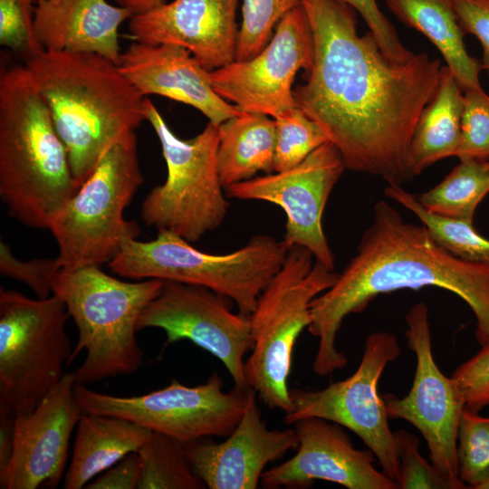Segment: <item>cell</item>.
Wrapping results in <instances>:
<instances>
[{
    "instance_id": "24",
    "label": "cell",
    "mask_w": 489,
    "mask_h": 489,
    "mask_svg": "<svg viewBox=\"0 0 489 489\" xmlns=\"http://www.w3.org/2000/svg\"><path fill=\"white\" fill-rule=\"evenodd\" d=\"M404 24L423 34L440 52L464 91L483 90L481 62L472 57L453 0H384Z\"/></svg>"
},
{
    "instance_id": "30",
    "label": "cell",
    "mask_w": 489,
    "mask_h": 489,
    "mask_svg": "<svg viewBox=\"0 0 489 489\" xmlns=\"http://www.w3.org/2000/svg\"><path fill=\"white\" fill-rule=\"evenodd\" d=\"M276 129L274 172L292 168L330 141L323 129L298 106L273 118Z\"/></svg>"
},
{
    "instance_id": "8",
    "label": "cell",
    "mask_w": 489,
    "mask_h": 489,
    "mask_svg": "<svg viewBox=\"0 0 489 489\" xmlns=\"http://www.w3.org/2000/svg\"><path fill=\"white\" fill-rule=\"evenodd\" d=\"M143 183L135 132L115 143L48 227L62 267L109 264L140 234L123 212Z\"/></svg>"
},
{
    "instance_id": "34",
    "label": "cell",
    "mask_w": 489,
    "mask_h": 489,
    "mask_svg": "<svg viewBox=\"0 0 489 489\" xmlns=\"http://www.w3.org/2000/svg\"><path fill=\"white\" fill-rule=\"evenodd\" d=\"M398 461L399 489H455L454 485L420 454L417 436L405 429L394 433Z\"/></svg>"
},
{
    "instance_id": "21",
    "label": "cell",
    "mask_w": 489,
    "mask_h": 489,
    "mask_svg": "<svg viewBox=\"0 0 489 489\" xmlns=\"http://www.w3.org/2000/svg\"><path fill=\"white\" fill-rule=\"evenodd\" d=\"M118 67L144 96L160 95L196 108L219 125L242 111L214 90L207 71L186 48L169 43H130Z\"/></svg>"
},
{
    "instance_id": "23",
    "label": "cell",
    "mask_w": 489,
    "mask_h": 489,
    "mask_svg": "<svg viewBox=\"0 0 489 489\" xmlns=\"http://www.w3.org/2000/svg\"><path fill=\"white\" fill-rule=\"evenodd\" d=\"M151 434L150 429L122 417L83 413L76 427L63 488L85 487L124 456L138 452Z\"/></svg>"
},
{
    "instance_id": "1",
    "label": "cell",
    "mask_w": 489,
    "mask_h": 489,
    "mask_svg": "<svg viewBox=\"0 0 489 489\" xmlns=\"http://www.w3.org/2000/svg\"><path fill=\"white\" fill-rule=\"evenodd\" d=\"M314 43L296 105L326 132L347 169L388 185L412 178L408 157L418 118L434 95L443 66L427 53L394 62L369 30L357 32L356 11L342 0H301Z\"/></svg>"
},
{
    "instance_id": "31",
    "label": "cell",
    "mask_w": 489,
    "mask_h": 489,
    "mask_svg": "<svg viewBox=\"0 0 489 489\" xmlns=\"http://www.w3.org/2000/svg\"><path fill=\"white\" fill-rule=\"evenodd\" d=\"M458 475L466 487L479 489L489 479V417L464 408L457 435Z\"/></svg>"
},
{
    "instance_id": "33",
    "label": "cell",
    "mask_w": 489,
    "mask_h": 489,
    "mask_svg": "<svg viewBox=\"0 0 489 489\" xmlns=\"http://www.w3.org/2000/svg\"><path fill=\"white\" fill-rule=\"evenodd\" d=\"M459 160L489 159V95L483 90L464 91Z\"/></svg>"
},
{
    "instance_id": "40",
    "label": "cell",
    "mask_w": 489,
    "mask_h": 489,
    "mask_svg": "<svg viewBox=\"0 0 489 489\" xmlns=\"http://www.w3.org/2000/svg\"><path fill=\"white\" fill-rule=\"evenodd\" d=\"M140 462L137 452L124 456L98 477L92 479L87 489H137L139 480Z\"/></svg>"
},
{
    "instance_id": "12",
    "label": "cell",
    "mask_w": 489,
    "mask_h": 489,
    "mask_svg": "<svg viewBox=\"0 0 489 489\" xmlns=\"http://www.w3.org/2000/svg\"><path fill=\"white\" fill-rule=\"evenodd\" d=\"M400 354L394 334L370 333L365 340L360 365L349 378L320 390L290 389L292 408L284 414V422L292 425L313 417L347 427L374 453L382 472L397 482L398 461L394 433L378 385L386 366Z\"/></svg>"
},
{
    "instance_id": "22",
    "label": "cell",
    "mask_w": 489,
    "mask_h": 489,
    "mask_svg": "<svg viewBox=\"0 0 489 489\" xmlns=\"http://www.w3.org/2000/svg\"><path fill=\"white\" fill-rule=\"evenodd\" d=\"M132 16L106 0H39L34 30L45 51L93 53L118 64L119 29Z\"/></svg>"
},
{
    "instance_id": "17",
    "label": "cell",
    "mask_w": 489,
    "mask_h": 489,
    "mask_svg": "<svg viewBox=\"0 0 489 489\" xmlns=\"http://www.w3.org/2000/svg\"><path fill=\"white\" fill-rule=\"evenodd\" d=\"M73 372H67L30 413L16 416L12 460L0 488H56L63 477L71 436L82 410Z\"/></svg>"
},
{
    "instance_id": "11",
    "label": "cell",
    "mask_w": 489,
    "mask_h": 489,
    "mask_svg": "<svg viewBox=\"0 0 489 489\" xmlns=\"http://www.w3.org/2000/svg\"><path fill=\"white\" fill-rule=\"evenodd\" d=\"M224 380L212 374L189 387L174 379L167 387L133 397L94 391L75 384V399L83 413L122 417L184 443L208 436H228L244 411L249 387L224 390Z\"/></svg>"
},
{
    "instance_id": "5",
    "label": "cell",
    "mask_w": 489,
    "mask_h": 489,
    "mask_svg": "<svg viewBox=\"0 0 489 489\" xmlns=\"http://www.w3.org/2000/svg\"><path fill=\"white\" fill-rule=\"evenodd\" d=\"M163 284L158 279L121 281L98 265L61 269L53 293L63 301L79 331L71 363L86 351L73 371L76 384L87 386L139 369L144 354L136 339L138 323Z\"/></svg>"
},
{
    "instance_id": "9",
    "label": "cell",
    "mask_w": 489,
    "mask_h": 489,
    "mask_svg": "<svg viewBox=\"0 0 489 489\" xmlns=\"http://www.w3.org/2000/svg\"><path fill=\"white\" fill-rule=\"evenodd\" d=\"M144 106L146 120L159 139L168 176L147 195L140 216L148 226L197 242L223 224L229 208L217 168L218 125L209 121L196 137L181 139L149 98Z\"/></svg>"
},
{
    "instance_id": "4",
    "label": "cell",
    "mask_w": 489,
    "mask_h": 489,
    "mask_svg": "<svg viewBox=\"0 0 489 489\" xmlns=\"http://www.w3.org/2000/svg\"><path fill=\"white\" fill-rule=\"evenodd\" d=\"M48 106L25 66L0 77V197L10 216L47 228L79 189Z\"/></svg>"
},
{
    "instance_id": "3",
    "label": "cell",
    "mask_w": 489,
    "mask_h": 489,
    "mask_svg": "<svg viewBox=\"0 0 489 489\" xmlns=\"http://www.w3.org/2000/svg\"><path fill=\"white\" fill-rule=\"evenodd\" d=\"M24 66L48 106L80 187L104 154L146 120V97L100 54L43 50Z\"/></svg>"
},
{
    "instance_id": "42",
    "label": "cell",
    "mask_w": 489,
    "mask_h": 489,
    "mask_svg": "<svg viewBox=\"0 0 489 489\" xmlns=\"http://www.w3.org/2000/svg\"><path fill=\"white\" fill-rule=\"evenodd\" d=\"M118 5L129 9L133 15L147 13L160 5L166 0H114Z\"/></svg>"
},
{
    "instance_id": "2",
    "label": "cell",
    "mask_w": 489,
    "mask_h": 489,
    "mask_svg": "<svg viewBox=\"0 0 489 489\" xmlns=\"http://www.w3.org/2000/svg\"><path fill=\"white\" fill-rule=\"evenodd\" d=\"M434 286L461 298L472 310L475 339L489 346V264L465 261L444 248L424 225L406 221L386 201H378L356 254L334 284L311 304L307 328L319 339L313 371L325 377L348 363L336 347L344 319L365 310L378 295L401 289Z\"/></svg>"
},
{
    "instance_id": "44",
    "label": "cell",
    "mask_w": 489,
    "mask_h": 489,
    "mask_svg": "<svg viewBox=\"0 0 489 489\" xmlns=\"http://www.w3.org/2000/svg\"><path fill=\"white\" fill-rule=\"evenodd\" d=\"M36 1H39V0H36Z\"/></svg>"
},
{
    "instance_id": "19",
    "label": "cell",
    "mask_w": 489,
    "mask_h": 489,
    "mask_svg": "<svg viewBox=\"0 0 489 489\" xmlns=\"http://www.w3.org/2000/svg\"><path fill=\"white\" fill-rule=\"evenodd\" d=\"M298 445L295 429L267 427L256 392L249 388L243 416L225 441H189L185 443V452L193 472L207 488L255 489L265 466Z\"/></svg>"
},
{
    "instance_id": "41",
    "label": "cell",
    "mask_w": 489,
    "mask_h": 489,
    "mask_svg": "<svg viewBox=\"0 0 489 489\" xmlns=\"http://www.w3.org/2000/svg\"><path fill=\"white\" fill-rule=\"evenodd\" d=\"M16 415L0 405V477L4 476L12 460L15 439Z\"/></svg>"
},
{
    "instance_id": "32",
    "label": "cell",
    "mask_w": 489,
    "mask_h": 489,
    "mask_svg": "<svg viewBox=\"0 0 489 489\" xmlns=\"http://www.w3.org/2000/svg\"><path fill=\"white\" fill-rule=\"evenodd\" d=\"M300 5L301 0H243L235 61L256 55L269 43L280 20Z\"/></svg>"
},
{
    "instance_id": "25",
    "label": "cell",
    "mask_w": 489,
    "mask_h": 489,
    "mask_svg": "<svg viewBox=\"0 0 489 489\" xmlns=\"http://www.w3.org/2000/svg\"><path fill=\"white\" fill-rule=\"evenodd\" d=\"M464 108V91L446 65L437 87L423 109L410 142L408 168L411 177L436 162L455 157Z\"/></svg>"
},
{
    "instance_id": "26",
    "label": "cell",
    "mask_w": 489,
    "mask_h": 489,
    "mask_svg": "<svg viewBox=\"0 0 489 489\" xmlns=\"http://www.w3.org/2000/svg\"><path fill=\"white\" fill-rule=\"evenodd\" d=\"M217 168L224 188L274 172V120L262 113L242 111L218 125Z\"/></svg>"
},
{
    "instance_id": "43",
    "label": "cell",
    "mask_w": 489,
    "mask_h": 489,
    "mask_svg": "<svg viewBox=\"0 0 489 489\" xmlns=\"http://www.w3.org/2000/svg\"><path fill=\"white\" fill-rule=\"evenodd\" d=\"M479 489H489V479L487 481H485L480 487Z\"/></svg>"
},
{
    "instance_id": "38",
    "label": "cell",
    "mask_w": 489,
    "mask_h": 489,
    "mask_svg": "<svg viewBox=\"0 0 489 489\" xmlns=\"http://www.w3.org/2000/svg\"><path fill=\"white\" fill-rule=\"evenodd\" d=\"M358 12L375 36L381 52L394 62H406L415 56L401 43L398 33L381 12L376 0H342Z\"/></svg>"
},
{
    "instance_id": "10",
    "label": "cell",
    "mask_w": 489,
    "mask_h": 489,
    "mask_svg": "<svg viewBox=\"0 0 489 489\" xmlns=\"http://www.w3.org/2000/svg\"><path fill=\"white\" fill-rule=\"evenodd\" d=\"M70 318L53 293L31 299L0 289V405L16 416L33 411L64 376L73 348Z\"/></svg>"
},
{
    "instance_id": "7",
    "label": "cell",
    "mask_w": 489,
    "mask_h": 489,
    "mask_svg": "<svg viewBox=\"0 0 489 489\" xmlns=\"http://www.w3.org/2000/svg\"><path fill=\"white\" fill-rule=\"evenodd\" d=\"M313 259L308 249L290 247L249 315L254 346L244 362L246 386L269 408L284 414L292 408L288 379L295 343L312 322V300L338 277L334 270Z\"/></svg>"
},
{
    "instance_id": "35",
    "label": "cell",
    "mask_w": 489,
    "mask_h": 489,
    "mask_svg": "<svg viewBox=\"0 0 489 489\" xmlns=\"http://www.w3.org/2000/svg\"><path fill=\"white\" fill-rule=\"evenodd\" d=\"M33 0H0V44L31 58L43 51L34 30Z\"/></svg>"
},
{
    "instance_id": "39",
    "label": "cell",
    "mask_w": 489,
    "mask_h": 489,
    "mask_svg": "<svg viewBox=\"0 0 489 489\" xmlns=\"http://www.w3.org/2000/svg\"><path fill=\"white\" fill-rule=\"evenodd\" d=\"M453 4L464 33L479 40L482 69L489 71V0H453Z\"/></svg>"
},
{
    "instance_id": "16",
    "label": "cell",
    "mask_w": 489,
    "mask_h": 489,
    "mask_svg": "<svg viewBox=\"0 0 489 489\" xmlns=\"http://www.w3.org/2000/svg\"><path fill=\"white\" fill-rule=\"evenodd\" d=\"M228 300L206 287L164 282L141 314L138 329H161L167 343L193 342L225 365L235 387L244 388V358L254 346L251 323L249 316L232 312Z\"/></svg>"
},
{
    "instance_id": "36",
    "label": "cell",
    "mask_w": 489,
    "mask_h": 489,
    "mask_svg": "<svg viewBox=\"0 0 489 489\" xmlns=\"http://www.w3.org/2000/svg\"><path fill=\"white\" fill-rule=\"evenodd\" d=\"M62 268L58 257L20 260L5 242H0L1 274L25 284L38 298L53 294V282Z\"/></svg>"
},
{
    "instance_id": "14",
    "label": "cell",
    "mask_w": 489,
    "mask_h": 489,
    "mask_svg": "<svg viewBox=\"0 0 489 489\" xmlns=\"http://www.w3.org/2000/svg\"><path fill=\"white\" fill-rule=\"evenodd\" d=\"M314 43L302 4L277 24L269 43L254 57L210 71L215 91L241 111L273 119L295 107L292 83L299 70L313 64Z\"/></svg>"
},
{
    "instance_id": "20",
    "label": "cell",
    "mask_w": 489,
    "mask_h": 489,
    "mask_svg": "<svg viewBox=\"0 0 489 489\" xmlns=\"http://www.w3.org/2000/svg\"><path fill=\"white\" fill-rule=\"evenodd\" d=\"M238 0H173L133 15L129 30L136 42L187 49L207 70L235 60Z\"/></svg>"
},
{
    "instance_id": "6",
    "label": "cell",
    "mask_w": 489,
    "mask_h": 489,
    "mask_svg": "<svg viewBox=\"0 0 489 489\" xmlns=\"http://www.w3.org/2000/svg\"><path fill=\"white\" fill-rule=\"evenodd\" d=\"M289 247L283 240L257 235L239 249L223 254L200 251L167 230L151 241H129L109 264L110 271L135 281L158 279L208 288L235 302L249 316Z\"/></svg>"
},
{
    "instance_id": "28",
    "label": "cell",
    "mask_w": 489,
    "mask_h": 489,
    "mask_svg": "<svg viewBox=\"0 0 489 489\" xmlns=\"http://www.w3.org/2000/svg\"><path fill=\"white\" fill-rule=\"evenodd\" d=\"M384 195L410 212L424 225L434 239L454 255L472 263L489 264V239L472 222L443 217L428 212L417 196L400 185H388Z\"/></svg>"
},
{
    "instance_id": "27",
    "label": "cell",
    "mask_w": 489,
    "mask_h": 489,
    "mask_svg": "<svg viewBox=\"0 0 489 489\" xmlns=\"http://www.w3.org/2000/svg\"><path fill=\"white\" fill-rule=\"evenodd\" d=\"M489 194V160H460L436 186L417 196L430 213L472 222L479 204Z\"/></svg>"
},
{
    "instance_id": "13",
    "label": "cell",
    "mask_w": 489,
    "mask_h": 489,
    "mask_svg": "<svg viewBox=\"0 0 489 489\" xmlns=\"http://www.w3.org/2000/svg\"><path fill=\"white\" fill-rule=\"evenodd\" d=\"M405 336L417 358L412 387L403 398L384 394L389 419H404L420 431L436 468L454 485L467 488L458 475L457 435L465 398L450 377L437 367L432 353L428 307L424 302L406 315Z\"/></svg>"
},
{
    "instance_id": "29",
    "label": "cell",
    "mask_w": 489,
    "mask_h": 489,
    "mask_svg": "<svg viewBox=\"0 0 489 489\" xmlns=\"http://www.w3.org/2000/svg\"><path fill=\"white\" fill-rule=\"evenodd\" d=\"M140 472L138 489H203L206 486L193 472L185 443L153 432L137 452Z\"/></svg>"
},
{
    "instance_id": "37",
    "label": "cell",
    "mask_w": 489,
    "mask_h": 489,
    "mask_svg": "<svg viewBox=\"0 0 489 489\" xmlns=\"http://www.w3.org/2000/svg\"><path fill=\"white\" fill-rule=\"evenodd\" d=\"M451 378L462 393L465 408L479 412L489 405V346L463 362Z\"/></svg>"
},
{
    "instance_id": "18",
    "label": "cell",
    "mask_w": 489,
    "mask_h": 489,
    "mask_svg": "<svg viewBox=\"0 0 489 489\" xmlns=\"http://www.w3.org/2000/svg\"><path fill=\"white\" fill-rule=\"evenodd\" d=\"M294 425L296 453L264 472V487L303 488L324 480L348 489H399L395 480L373 466L374 453L357 449L341 426L313 417Z\"/></svg>"
},
{
    "instance_id": "15",
    "label": "cell",
    "mask_w": 489,
    "mask_h": 489,
    "mask_svg": "<svg viewBox=\"0 0 489 489\" xmlns=\"http://www.w3.org/2000/svg\"><path fill=\"white\" fill-rule=\"evenodd\" d=\"M346 169L341 154L328 141L288 170L252 177L225 188L227 197L280 206L286 216L283 241L308 249L314 260L334 270L335 257L322 228L329 197Z\"/></svg>"
}]
</instances>
